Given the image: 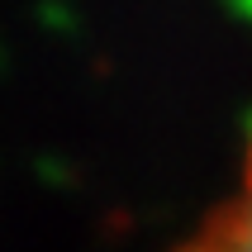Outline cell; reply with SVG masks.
Wrapping results in <instances>:
<instances>
[{
  "instance_id": "6da1fadb",
  "label": "cell",
  "mask_w": 252,
  "mask_h": 252,
  "mask_svg": "<svg viewBox=\"0 0 252 252\" xmlns=\"http://www.w3.org/2000/svg\"><path fill=\"white\" fill-rule=\"evenodd\" d=\"M176 252H252V133H248V148H243V167H238L233 190L200 219V228Z\"/></svg>"
}]
</instances>
